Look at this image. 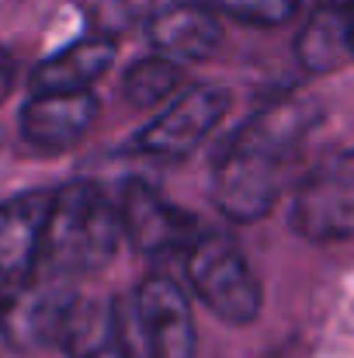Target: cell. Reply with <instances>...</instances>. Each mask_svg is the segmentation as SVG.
<instances>
[{
  "label": "cell",
  "mask_w": 354,
  "mask_h": 358,
  "mask_svg": "<svg viewBox=\"0 0 354 358\" xmlns=\"http://www.w3.org/2000/svg\"><path fill=\"white\" fill-rule=\"evenodd\" d=\"M320 122V108L306 98H288L246 122L226 143L216 174L212 199L233 223H253L271 213L292 160L306 136Z\"/></svg>",
  "instance_id": "obj_1"
},
{
  "label": "cell",
  "mask_w": 354,
  "mask_h": 358,
  "mask_svg": "<svg viewBox=\"0 0 354 358\" xmlns=\"http://www.w3.org/2000/svg\"><path fill=\"white\" fill-rule=\"evenodd\" d=\"M121 237L118 202L87 181H73L52 199L38 271L59 282L91 275L115 257Z\"/></svg>",
  "instance_id": "obj_2"
},
{
  "label": "cell",
  "mask_w": 354,
  "mask_h": 358,
  "mask_svg": "<svg viewBox=\"0 0 354 358\" xmlns=\"http://www.w3.org/2000/svg\"><path fill=\"white\" fill-rule=\"evenodd\" d=\"M188 278L195 296L226 324H250L260 313V282L230 234L209 230L188 250Z\"/></svg>",
  "instance_id": "obj_3"
},
{
  "label": "cell",
  "mask_w": 354,
  "mask_h": 358,
  "mask_svg": "<svg viewBox=\"0 0 354 358\" xmlns=\"http://www.w3.org/2000/svg\"><path fill=\"white\" fill-rule=\"evenodd\" d=\"M288 227L313 243L354 240V150L320 160L295 185Z\"/></svg>",
  "instance_id": "obj_4"
},
{
  "label": "cell",
  "mask_w": 354,
  "mask_h": 358,
  "mask_svg": "<svg viewBox=\"0 0 354 358\" xmlns=\"http://www.w3.org/2000/svg\"><path fill=\"white\" fill-rule=\"evenodd\" d=\"M125 341L128 358H195L191 306L170 278L149 275L135 289Z\"/></svg>",
  "instance_id": "obj_5"
},
{
  "label": "cell",
  "mask_w": 354,
  "mask_h": 358,
  "mask_svg": "<svg viewBox=\"0 0 354 358\" xmlns=\"http://www.w3.org/2000/svg\"><path fill=\"white\" fill-rule=\"evenodd\" d=\"M118 216H121L125 240L139 254H149V257L188 254L202 237L195 216L177 209L170 199H163L146 181H128L125 185V192L118 199Z\"/></svg>",
  "instance_id": "obj_6"
},
{
  "label": "cell",
  "mask_w": 354,
  "mask_h": 358,
  "mask_svg": "<svg viewBox=\"0 0 354 358\" xmlns=\"http://www.w3.org/2000/svg\"><path fill=\"white\" fill-rule=\"evenodd\" d=\"M77 303V292L59 278L35 275L31 282L0 296V331L17 348L59 345L63 324Z\"/></svg>",
  "instance_id": "obj_7"
},
{
  "label": "cell",
  "mask_w": 354,
  "mask_h": 358,
  "mask_svg": "<svg viewBox=\"0 0 354 358\" xmlns=\"http://www.w3.org/2000/svg\"><path fill=\"white\" fill-rule=\"evenodd\" d=\"M52 199L56 192H24L0 202V296L38 275Z\"/></svg>",
  "instance_id": "obj_8"
},
{
  "label": "cell",
  "mask_w": 354,
  "mask_h": 358,
  "mask_svg": "<svg viewBox=\"0 0 354 358\" xmlns=\"http://www.w3.org/2000/svg\"><path fill=\"white\" fill-rule=\"evenodd\" d=\"M230 108V91L223 87H191L181 98H174L160 119H153L139 136L135 150L153 157H184L191 153Z\"/></svg>",
  "instance_id": "obj_9"
},
{
  "label": "cell",
  "mask_w": 354,
  "mask_h": 358,
  "mask_svg": "<svg viewBox=\"0 0 354 358\" xmlns=\"http://www.w3.org/2000/svg\"><path fill=\"white\" fill-rule=\"evenodd\" d=\"M98 115V98L84 94H31L21 108V139L42 153L70 150L87 136Z\"/></svg>",
  "instance_id": "obj_10"
},
{
  "label": "cell",
  "mask_w": 354,
  "mask_h": 358,
  "mask_svg": "<svg viewBox=\"0 0 354 358\" xmlns=\"http://www.w3.org/2000/svg\"><path fill=\"white\" fill-rule=\"evenodd\" d=\"M112 59H115V42L108 35H87L45 56L31 70L28 87L31 94H84L112 66Z\"/></svg>",
  "instance_id": "obj_11"
},
{
  "label": "cell",
  "mask_w": 354,
  "mask_h": 358,
  "mask_svg": "<svg viewBox=\"0 0 354 358\" xmlns=\"http://www.w3.org/2000/svg\"><path fill=\"white\" fill-rule=\"evenodd\" d=\"M149 42L170 63H195V59H205L219 49L223 24L202 3H174V7L153 14Z\"/></svg>",
  "instance_id": "obj_12"
},
{
  "label": "cell",
  "mask_w": 354,
  "mask_h": 358,
  "mask_svg": "<svg viewBox=\"0 0 354 358\" xmlns=\"http://www.w3.org/2000/svg\"><path fill=\"white\" fill-rule=\"evenodd\" d=\"M59 348L66 352V358H128L125 324L118 320L112 303L77 296L63 324Z\"/></svg>",
  "instance_id": "obj_13"
},
{
  "label": "cell",
  "mask_w": 354,
  "mask_h": 358,
  "mask_svg": "<svg viewBox=\"0 0 354 358\" xmlns=\"http://www.w3.org/2000/svg\"><path fill=\"white\" fill-rule=\"evenodd\" d=\"M354 38V0H334L306 21L299 35V59L309 73H327L341 63V56H351Z\"/></svg>",
  "instance_id": "obj_14"
},
{
  "label": "cell",
  "mask_w": 354,
  "mask_h": 358,
  "mask_svg": "<svg viewBox=\"0 0 354 358\" xmlns=\"http://www.w3.org/2000/svg\"><path fill=\"white\" fill-rule=\"evenodd\" d=\"M181 80V66L163 59V56H149V59H139L125 70L121 77V94L128 105L135 108H153L160 105Z\"/></svg>",
  "instance_id": "obj_15"
},
{
  "label": "cell",
  "mask_w": 354,
  "mask_h": 358,
  "mask_svg": "<svg viewBox=\"0 0 354 358\" xmlns=\"http://www.w3.org/2000/svg\"><path fill=\"white\" fill-rule=\"evenodd\" d=\"M313 3L316 0H219L223 10L250 24H285L302 10H309Z\"/></svg>",
  "instance_id": "obj_16"
},
{
  "label": "cell",
  "mask_w": 354,
  "mask_h": 358,
  "mask_svg": "<svg viewBox=\"0 0 354 358\" xmlns=\"http://www.w3.org/2000/svg\"><path fill=\"white\" fill-rule=\"evenodd\" d=\"M14 77H17V63H14V56H10L7 49H0V101L10 94Z\"/></svg>",
  "instance_id": "obj_17"
},
{
  "label": "cell",
  "mask_w": 354,
  "mask_h": 358,
  "mask_svg": "<svg viewBox=\"0 0 354 358\" xmlns=\"http://www.w3.org/2000/svg\"><path fill=\"white\" fill-rule=\"evenodd\" d=\"M351 56H354V38H351Z\"/></svg>",
  "instance_id": "obj_18"
}]
</instances>
